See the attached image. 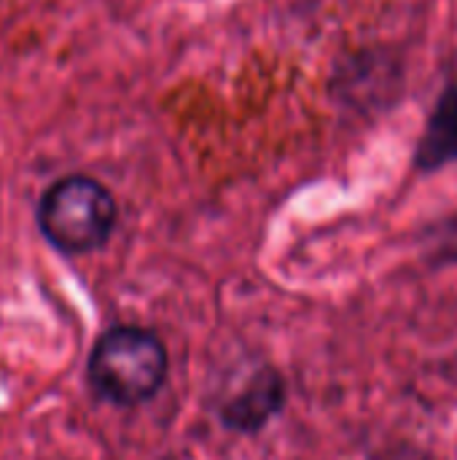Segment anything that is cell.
<instances>
[{
    "label": "cell",
    "instance_id": "1",
    "mask_svg": "<svg viewBox=\"0 0 457 460\" xmlns=\"http://www.w3.org/2000/svg\"><path fill=\"white\" fill-rule=\"evenodd\" d=\"M167 348L154 332L113 326L94 342L86 377L100 399L116 407H135L159 394L167 380Z\"/></svg>",
    "mask_w": 457,
    "mask_h": 460
},
{
    "label": "cell",
    "instance_id": "4",
    "mask_svg": "<svg viewBox=\"0 0 457 460\" xmlns=\"http://www.w3.org/2000/svg\"><path fill=\"white\" fill-rule=\"evenodd\" d=\"M457 162V81L447 84L426 121L415 148V170L436 172Z\"/></svg>",
    "mask_w": 457,
    "mask_h": 460
},
{
    "label": "cell",
    "instance_id": "3",
    "mask_svg": "<svg viewBox=\"0 0 457 460\" xmlns=\"http://www.w3.org/2000/svg\"><path fill=\"white\" fill-rule=\"evenodd\" d=\"M283 404H286V380L275 369H264L256 372L250 383L232 402L224 404L221 420L232 431L253 434L264 429L283 410Z\"/></svg>",
    "mask_w": 457,
    "mask_h": 460
},
{
    "label": "cell",
    "instance_id": "2",
    "mask_svg": "<svg viewBox=\"0 0 457 460\" xmlns=\"http://www.w3.org/2000/svg\"><path fill=\"white\" fill-rule=\"evenodd\" d=\"M119 210L113 194L94 178L67 175L51 183L38 205L43 237L62 253L97 251L113 234Z\"/></svg>",
    "mask_w": 457,
    "mask_h": 460
}]
</instances>
